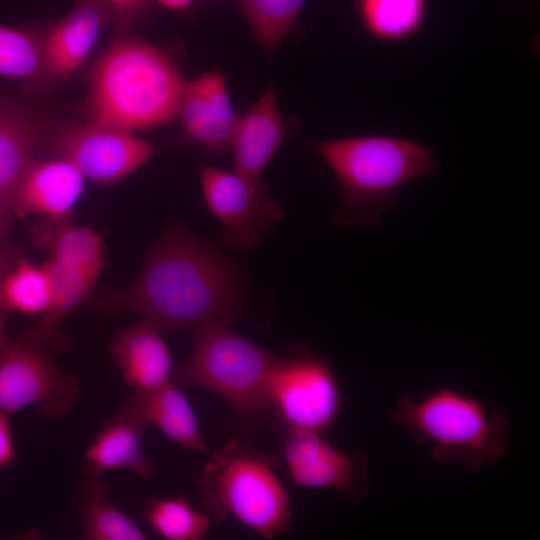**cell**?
Masks as SVG:
<instances>
[{
  "label": "cell",
  "mask_w": 540,
  "mask_h": 540,
  "mask_svg": "<svg viewBox=\"0 0 540 540\" xmlns=\"http://www.w3.org/2000/svg\"><path fill=\"white\" fill-rule=\"evenodd\" d=\"M193 347L173 372L175 382L211 391L244 420H259L268 410V380L276 355L237 334L227 322L192 330Z\"/></svg>",
  "instance_id": "obj_6"
},
{
  "label": "cell",
  "mask_w": 540,
  "mask_h": 540,
  "mask_svg": "<svg viewBox=\"0 0 540 540\" xmlns=\"http://www.w3.org/2000/svg\"><path fill=\"white\" fill-rule=\"evenodd\" d=\"M206 205L220 223L219 236L229 247L249 251L280 223L284 213L260 180L212 166L200 169Z\"/></svg>",
  "instance_id": "obj_9"
},
{
  "label": "cell",
  "mask_w": 540,
  "mask_h": 540,
  "mask_svg": "<svg viewBox=\"0 0 540 540\" xmlns=\"http://www.w3.org/2000/svg\"><path fill=\"white\" fill-rule=\"evenodd\" d=\"M239 299L235 271L209 241L176 221L167 223L146 253L136 279L105 287L91 303L109 312H132L163 335L234 318Z\"/></svg>",
  "instance_id": "obj_1"
},
{
  "label": "cell",
  "mask_w": 540,
  "mask_h": 540,
  "mask_svg": "<svg viewBox=\"0 0 540 540\" xmlns=\"http://www.w3.org/2000/svg\"><path fill=\"white\" fill-rule=\"evenodd\" d=\"M52 148L85 177L100 185L113 184L141 167L154 146L133 132L87 121L59 130Z\"/></svg>",
  "instance_id": "obj_10"
},
{
  "label": "cell",
  "mask_w": 540,
  "mask_h": 540,
  "mask_svg": "<svg viewBox=\"0 0 540 540\" xmlns=\"http://www.w3.org/2000/svg\"><path fill=\"white\" fill-rule=\"evenodd\" d=\"M113 14L118 35L128 34L132 26L147 11L151 0H106Z\"/></svg>",
  "instance_id": "obj_28"
},
{
  "label": "cell",
  "mask_w": 540,
  "mask_h": 540,
  "mask_svg": "<svg viewBox=\"0 0 540 540\" xmlns=\"http://www.w3.org/2000/svg\"><path fill=\"white\" fill-rule=\"evenodd\" d=\"M150 527L168 540H199L209 527V516L196 510L184 496H148L142 506Z\"/></svg>",
  "instance_id": "obj_24"
},
{
  "label": "cell",
  "mask_w": 540,
  "mask_h": 540,
  "mask_svg": "<svg viewBox=\"0 0 540 540\" xmlns=\"http://www.w3.org/2000/svg\"><path fill=\"white\" fill-rule=\"evenodd\" d=\"M315 149L340 186L342 203L333 220L341 228L376 224L396 206L399 187L438 170L426 147L392 136L331 139L316 143Z\"/></svg>",
  "instance_id": "obj_3"
},
{
  "label": "cell",
  "mask_w": 540,
  "mask_h": 540,
  "mask_svg": "<svg viewBox=\"0 0 540 540\" xmlns=\"http://www.w3.org/2000/svg\"><path fill=\"white\" fill-rule=\"evenodd\" d=\"M44 222L34 230L36 244L46 248L49 257L77 267L97 279L105 265L101 236L89 227L73 224L70 217Z\"/></svg>",
  "instance_id": "obj_22"
},
{
  "label": "cell",
  "mask_w": 540,
  "mask_h": 540,
  "mask_svg": "<svg viewBox=\"0 0 540 540\" xmlns=\"http://www.w3.org/2000/svg\"><path fill=\"white\" fill-rule=\"evenodd\" d=\"M203 511L215 521L232 516L263 538L290 524L287 490L270 458L238 440H229L194 474Z\"/></svg>",
  "instance_id": "obj_4"
},
{
  "label": "cell",
  "mask_w": 540,
  "mask_h": 540,
  "mask_svg": "<svg viewBox=\"0 0 540 540\" xmlns=\"http://www.w3.org/2000/svg\"><path fill=\"white\" fill-rule=\"evenodd\" d=\"M161 6L171 9V10H184L187 9L194 0H155Z\"/></svg>",
  "instance_id": "obj_31"
},
{
  "label": "cell",
  "mask_w": 540,
  "mask_h": 540,
  "mask_svg": "<svg viewBox=\"0 0 540 540\" xmlns=\"http://www.w3.org/2000/svg\"><path fill=\"white\" fill-rule=\"evenodd\" d=\"M273 85H269L250 109L238 118L234 131L233 171L260 180L264 169L287 135Z\"/></svg>",
  "instance_id": "obj_17"
},
{
  "label": "cell",
  "mask_w": 540,
  "mask_h": 540,
  "mask_svg": "<svg viewBox=\"0 0 540 540\" xmlns=\"http://www.w3.org/2000/svg\"><path fill=\"white\" fill-rule=\"evenodd\" d=\"M306 0H234L256 42L272 55L292 30Z\"/></svg>",
  "instance_id": "obj_25"
},
{
  "label": "cell",
  "mask_w": 540,
  "mask_h": 540,
  "mask_svg": "<svg viewBox=\"0 0 540 540\" xmlns=\"http://www.w3.org/2000/svg\"><path fill=\"white\" fill-rule=\"evenodd\" d=\"M176 118L184 139L215 155L232 147L238 116L224 75L215 71L186 81Z\"/></svg>",
  "instance_id": "obj_12"
},
{
  "label": "cell",
  "mask_w": 540,
  "mask_h": 540,
  "mask_svg": "<svg viewBox=\"0 0 540 540\" xmlns=\"http://www.w3.org/2000/svg\"><path fill=\"white\" fill-rule=\"evenodd\" d=\"M186 80L157 46L118 35L88 74L87 121L129 132L167 125L177 116Z\"/></svg>",
  "instance_id": "obj_2"
},
{
  "label": "cell",
  "mask_w": 540,
  "mask_h": 540,
  "mask_svg": "<svg viewBox=\"0 0 540 540\" xmlns=\"http://www.w3.org/2000/svg\"><path fill=\"white\" fill-rule=\"evenodd\" d=\"M108 23H113V14L106 0H77L44 35L46 80H67L74 74Z\"/></svg>",
  "instance_id": "obj_15"
},
{
  "label": "cell",
  "mask_w": 540,
  "mask_h": 540,
  "mask_svg": "<svg viewBox=\"0 0 540 540\" xmlns=\"http://www.w3.org/2000/svg\"><path fill=\"white\" fill-rule=\"evenodd\" d=\"M44 264L50 277L49 303L36 322L16 338L47 349L57 337L65 318L91 302L97 279L55 258L49 257Z\"/></svg>",
  "instance_id": "obj_20"
},
{
  "label": "cell",
  "mask_w": 540,
  "mask_h": 540,
  "mask_svg": "<svg viewBox=\"0 0 540 540\" xmlns=\"http://www.w3.org/2000/svg\"><path fill=\"white\" fill-rule=\"evenodd\" d=\"M119 414L144 427H156L185 449L208 452L196 414L172 380L152 389L134 390L121 405Z\"/></svg>",
  "instance_id": "obj_16"
},
{
  "label": "cell",
  "mask_w": 540,
  "mask_h": 540,
  "mask_svg": "<svg viewBox=\"0 0 540 540\" xmlns=\"http://www.w3.org/2000/svg\"><path fill=\"white\" fill-rule=\"evenodd\" d=\"M73 497L82 517V538L87 540H144L141 527L110 501L101 477H85Z\"/></svg>",
  "instance_id": "obj_21"
},
{
  "label": "cell",
  "mask_w": 540,
  "mask_h": 540,
  "mask_svg": "<svg viewBox=\"0 0 540 540\" xmlns=\"http://www.w3.org/2000/svg\"><path fill=\"white\" fill-rule=\"evenodd\" d=\"M144 432V426L119 413L107 420L84 452L83 475L101 477L125 468L142 479L151 478L155 470L144 451Z\"/></svg>",
  "instance_id": "obj_19"
},
{
  "label": "cell",
  "mask_w": 540,
  "mask_h": 540,
  "mask_svg": "<svg viewBox=\"0 0 540 540\" xmlns=\"http://www.w3.org/2000/svg\"><path fill=\"white\" fill-rule=\"evenodd\" d=\"M1 297L5 310L40 315L50 298V277L45 264L15 261L4 277Z\"/></svg>",
  "instance_id": "obj_27"
},
{
  "label": "cell",
  "mask_w": 540,
  "mask_h": 540,
  "mask_svg": "<svg viewBox=\"0 0 540 540\" xmlns=\"http://www.w3.org/2000/svg\"><path fill=\"white\" fill-rule=\"evenodd\" d=\"M42 119L16 100L0 98V241L7 238L14 189L44 140Z\"/></svg>",
  "instance_id": "obj_14"
},
{
  "label": "cell",
  "mask_w": 540,
  "mask_h": 540,
  "mask_svg": "<svg viewBox=\"0 0 540 540\" xmlns=\"http://www.w3.org/2000/svg\"><path fill=\"white\" fill-rule=\"evenodd\" d=\"M0 75L28 83L46 80L44 36L0 26Z\"/></svg>",
  "instance_id": "obj_26"
},
{
  "label": "cell",
  "mask_w": 540,
  "mask_h": 540,
  "mask_svg": "<svg viewBox=\"0 0 540 540\" xmlns=\"http://www.w3.org/2000/svg\"><path fill=\"white\" fill-rule=\"evenodd\" d=\"M15 262L14 256L10 251L3 250L0 253V352L7 346L10 339L7 337L4 326V306L2 303L1 290L4 277Z\"/></svg>",
  "instance_id": "obj_30"
},
{
  "label": "cell",
  "mask_w": 540,
  "mask_h": 540,
  "mask_svg": "<svg viewBox=\"0 0 540 540\" xmlns=\"http://www.w3.org/2000/svg\"><path fill=\"white\" fill-rule=\"evenodd\" d=\"M85 177L68 160L36 158L21 175L12 195V215H40L44 220L68 218L80 198Z\"/></svg>",
  "instance_id": "obj_13"
},
{
  "label": "cell",
  "mask_w": 540,
  "mask_h": 540,
  "mask_svg": "<svg viewBox=\"0 0 540 540\" xmlns=\"http://www.w3.org/2000/svg\"><path fill=\"white\" fill-rule=\"evenodd\" d=\"M282 456L298 486L337 490L350 503L360 500L368 489L366 456L362 452L342 451L320 433L287 431Z\"/></svg>",
  "instance_id": "obj_11"
},
{
  "label": "cell",
  "mask_w": 540,
  "mask_h": 540,
  "mask_svg": "<svg viewBox=\"0 0 540 540\" xmlns=\"http://www.w3.org/2000/svg\"><path fill=\"white\" fill-rule=\"evenodd\" d=\"M108 352L134 390L158 387L173 376L172 355L163 334L143 320L117 331Z\"/></svg>",
  "instance_id": "obj_18"
},
{
  "label": "cell",
  "mask_w": 540,
  "mask_h": 540,
  "mask_svg": "<svg viewBox=\"0 0 540 540\" xmlns=\"http://www.w3.org/2000/svg\"><path fill=\"white\" fill-rule=\"evenodd\" d=\"M203 1H213V0H203Z\"/></svg>",
  "instance_id": "obj_32"
},
{
  "label": "cell",
  "mask_w": 540,
  "mask_h": 540,
  "mask_svg": "<svg viewBox=\"0 0 540 540\" xmlns=\"http://www.w3.org/2000/svg\"><path fill=\"white\" fill-rule=\"evenodd\" d=\"M391 419L429 442L431 457L441 463L458 461L476 470L497 461L509 448L508 416L503 411L490 413L482 402L450 388L422 399L401 397Z\"/></svg>",
  "instance_id": "obj_5"
},
{
  "label": "cell",
  "mask_w": 540,
  "mask_h": 540,
  "mask_svg": "<svg viewBox=\"0 0 540 540\" xmlns=\"http://www.w3.org/2000/svg\"><path fill=\"white\" fill-rule=\"evenodd\" d=\"M15 457L16 449L8 415L0 411V468L11 463Z\"/></svg>",
  "instance_id": "obj_29"
},
{
  "label": "cell",
  "mask_w": 540,
  "mask_h": 540,
  "mask_svg": "<svg viewBox=\"0 0 540 540\" xmlns=\"http://www.w3.org/2000/svg\"><path fill=\"white\" fill-rule=\"evenodd\" d=\"M80 394L76 377L59 369L46 348L16 338L0 352V411L8 416L38 404L43 416L62 417Z\"/></svg>",
  "instance_id": "obj_8"
},
{
  "label": "cell",
  "mask_w": 540,
  "mask_h": 540,
  "mask_svg": "<svg viewBox=\"0 0 540 540\" xmlns=\"http://www.w3.org/2000/svg\"><path fill=\"white\" fill-rule=\"evenodd\" d=\"M268 404L287 431L322 433L335 423L341 394L335 374L308 351L276 356L268 380Z\"/></svg>",
  "instance_id": "obj_7"
},
{
  "label": "cell",
  "mask_w": 540,
  "mask_h": 540,
  "mask_svg": "<svg viewBox=\"0 0 540 540\" xmlns=\"http://www.w3.org/2000/svg\"><path fill=\"white\" fill-rule=\"evenodd\" d=\"M361 22L366 31L383 42H399L421 28L427 0H357Z\"/></svg>",
  "instance_id": "obj_23"
}]
</instances>
